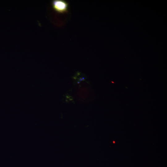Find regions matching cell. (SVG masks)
<instances>
[{
	"instance_id": "obj_1",
	"label": "cell",
	"mask_w": 167,
	"mask_h": 167,
	"mask_svg": "<svg viewBox=\"0 0 167 167\" xmlns=\"http://www.w3.org/2000/svg\"><path fill=\"white\" fill-rule=\"evenodd\" d=\"M52 8L57 12L63 14L68 12L69 3L64 0H53L51 2Z\"/></svg>"
},
{
	"instance_id": "obj_2",
	"label": "cell",
	"mask_w": 167,
	"mask_h": 167,
	"mask_svg": "<svg viewBox=\"0 0 167 167\" xmlns=\"http://www.w3.org/2000/svg\"><path fill=\"white\" fill-rule=\"evenodd\" d=\"M79 81H81L82 80V79L81 78H80L79 79Z\"/></svg>"
},
{
	"instance_id": "obj_3",
	"label": "cell",
	"mask_w": 167,
	"mask_h": 167,
	"mask_svg": "<svg viewBox=\"0 0 167 167\" xmlns=\"http://www.w3.org/2000/svg\"><path fill=\"white\" fill-rule=\"evenodd\" d=\"M82 79H83V80H84V78H82Z\"/></svg>"
},
{
	"instance_id": "obj_4",
	"label": "cell",
	"mask_w": 167,
	"mask_h": 167,
	"mask_svg": "<svg viewBox=\"0 0 167 167\" xmlns=\"http://www.w3.org/2000/svg\"><path fill=\"white\" fill-rule=\"evenodd\" d=\"M77 83H78V84H79V82H78Z\"/></svg>"
}]
</instances>
